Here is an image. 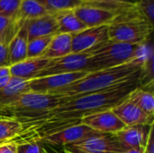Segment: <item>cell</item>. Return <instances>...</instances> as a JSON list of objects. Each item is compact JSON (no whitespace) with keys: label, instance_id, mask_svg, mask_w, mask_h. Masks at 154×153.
I'll return each instance as SVG.
<instances>
[{"label":"cell","instance_id":"1","mask_svg":"<svg viewBox=\"0 0 154 153\" xmlns=\"http://www.w3.org/2000/svg\"><path fill=\"white\" fill-rule=\"evenodd\" d=\"M140 78L132 79L99 92L73 96L47 112L19 121L23 129L14 142H42L50 134L81 124L85 116L112 109L124 101L132 90L140 87Z\"/></svg>","mask_w":154,"mask_h":153},{"label":"cell","instance_id":"2","mask_svg":"<svg viewBox=\"0 0 154 153\" xmlns=\"http://www.w3.org/2000/svg\"><path fill=\"white\" fill-rule=\"evenodd\" d=\"M149 47L145 45L143 52L137 58L116 67L89 72L83 78L49 94L73 96L99 92L123 82L140 78Z\"/></svg>","mask_w":154,"mask_h":153},{"label":"cell","instance_id":"3","mask_svg":"<svg viewBox=\"0 0 154 153\" xmlns=\"http://www.w3.org/2000/svg\"><path fill=\"white\" fill-rule=\"evenodd\" d=\"M71 96L27 92L0 106V118L17 121L34 117L68 101Z\"/></svg>","mask_w":154,"mask_h":153},{"label":"cell","instance_id":"4","mask_svg":"<svg viewBox=\"0 0 154 153\" xmlns=\"http://www.w3.org/2000/svg\"><path fill=\"white\" fill-rule=\"evenodd\" d=\"M140 12L135 3L118 4L86 2L74 9L77 17L88 27L110 25L118 19Z\"/></svg>","mask_w":154,"mask_h":153},{"label":"cell","instance_id":"5","mask_svg":"<svg viewBox=\"0 0 154 153\" xmlns=\"http://www.w3.org/2000/svg\"><path fill=\"white\" fill-rule=\"evenodd\" d=\"M146 43L131 44L106 41L88 53L89 71L94 72L125 64L137 57L144 50Z\"/></svg>","mask_w":154,"mask_h":153},{"label":"cell","instance_id":"6","mask_svg":"<svg viewBox=\"0 0 154 153\" xmlns=\"http://www.w3.org/2000/svg\"><path fill=\"white\" fill-rule=\"evenodd\" d=\"M153 32V23L140 12L122 17L108 25V40L131 44L146 43Z\"/></svg>","mask_w":154,"mask_h":153},{"label":"cell","instance_id":"7","mask_svg":"<svg viewBox=\"0 0 154 153\" xmlns=\"http://www.w3.org/2000/svg\"><path fill=\"white\" fill-rule=\"evenodd\" d=\"M89 58L88 52L84 53H70L62 58L50 60L47 66L41 70L34 78L48 77L57 74L72 73L79 71H89Z\"/></svg>","mask_w":154,"mask_h":153},{"label":"cell","instance_id":"8","mask_svg":"<svg viewBox=\"0 0 154 153\" xmlns=\"http://www.w3.org/2000/svg\"><path fill=\"white\" fill-rule=\"evenodd\" d=\"M108 41V25L89 27L72 34L71 52H89Z\"/></svg>","mask_w":154,"mask_h":153},{"label":"cell","instance_id":"9","mask_svg":"<svg viewBox=\"0 0 154 153\" xmlns=\"http://www.w3.org/2000/svg\"><path fill=\"white\" fill-rule=\"evenodd\" d=\"M88 73V71H79L33 78L29 82L30 91L42 94H49L83 78Z\"/></svg>","mask_w":154,"mask_h":153},{"label":"cell","instance_id":"10","mask_svg":"<svg viewBox=\"0 0 154 153\" xmlns=\"http://www.w3.org/2000/svg\"><path fill=\"white\" fill-rule=\"evenodd\" d=\"M67 146L89 153H117L125 151L112 133H101Z\"/></svg>","mask_w":154,"mask_h":153},{"label":"cell","instance_id":"11","mask_svg":"<svg viewBox=\"0 0 154 153\" xmlns=\"http://www.w3.org/2000/svg\"><path fill=\"white\" fill-rule=\"evenodd\" d=\"M98 134H101V133L94 131L83 124H79L50 134L43 138L42 142H44L50 145L65 147Z\"/></svg>","mask_w":154,"mask_h":153},{"label":"cell","instance_id":"12","mask_svg":"<svg viewBox=\"0 0 154 153\" xmlns=\"http://www.w3.org/2000/svg\"><path fill=\"white\" fill-rule=\"evenodd\" d=\"M153 131V124L125 126L121 131L113 133L125 151L132 149H145L149 136Z\"/></svg>","mask_w":154,"mask_h":153},{"label":"cell","instance_id":"13","mask_svg":"<svg viewBox=\"0 0 154 153\" xmlns=\"http://www.w3.org/2000/svg\"><path fill=\"white\" fill-rule=\"evenodd\" d=\"M81 124L101 133H116L125 127V124L111 109L97 112L81 119Z\"/></svg>","mask_w":154,"mask_h":153},{"label":"cell","instance_id":"14","mask_svg":"<svg viewBox=\"0 0 154 153\" xmlns=\"http://www.w3.org/2000/svg\"><path fill=\"white\" fill-rule=\"evenodd\" d=\"M111 110L125 126L153 124V118L144 114L137 106L128 100L127 97Z\"/></svg>","mask_w":154,"mask_h":153},{"label":"cell","instance_id":"15","mask_svg":"<svg viewBox=\"0 0 154 153\" xmlns=\"http://www.w3.org/2000/svg\"><path fill=\"white\" fill-rule=\"evenodd\" d=\"M23 23L27 30L28 40L58 33V23L52 14L25 21Z\"/></svg>","mask_w":154,"mask_h":153},{"label":"cell","instance_id":"16","mask_svg":"<svg viewBox=\"0 0 154 153\" xmlns=\"http://www.w3.org/2000/svg\"><path fill=\"white\" fill-rule=\"evenodd\" d=\"M49 61L50 60L42 57L26 59L9 67L11 76L28 80L33 79L36 75L47 66Z\"/></svg>","mask_w":154,"mask_h":153},{"label":"cell","instance_id":"17","mask_svg":"<svg viewBox=\"0 0 154 153\" xmlns=\"http://www.w3.org/2000/svg\"><path fill=\"white\" fill-rule=\"evenodd\" d=\"M28 33L24 23L8 44V58L10 66L27 59Z\"/></svg>","mask_w":154,"mask_h":153},{"label":"cell","instance_id":"18","mask_svg":"<svg viewBox=\"0 0 154 153\" xmlns=\"http://www.w3.org/2000/svg\"><path fill=\"white\" fill-rule=\"evenodd\" d=\"M72 34L56 33L53 35L48 48L42 54V58L54 60L67 56L71 52Z\"/></svg>","mask_w":154,"mask_h":153},{"label":"cell","instance_id":"19","mask_svg":"<svg viewBox=\"0 0 154 153\" xmlns=\"http://www.w3.org/2000/svg\"><path fill=\"white\" fill-rule=\"evenodd\" d=\"M58 23V33L75 34L88 27L77 17L74 10L62 11L54 14Z\"/></svg>","mask_w":154,"mask_h":153},{"label":"cell","instance_id":"20","mask_svg":"<svg viewBox=\"0 0 154 153\" xmlns=\"http://www.w3.org/2000/svg\"><path fill=\"white\" fill-rule=\"evenodd\" d=\"M127 99L137 106L148 116L153 118L154 96L152 91L138 87L131 91Z\"/></svg>","mask_w":154,"mask_h":153},{"label":"cell","instance_id":"21","mask_svg":"<svg viewBox=\"0 0 154 153\" xmlns=\"http://www.w3.org/2000/svg\"><path fill=\"white\" fill-rule=\"evenodd\" d=\"M50 13L35 0H22L15 16L22 22L38 18Z\"/></svg>","mask_w":154,"mask_h":153},{"label":"cell","instance_id":"22","mask_svg":"<svg viewBox=\"0 0 154 153\" xmlns=\"http://www.w3.org/2000/svg\"><path fill=\"white\" fill-rule=\"evenodd\" d=\"M23 22L15 15L11 17L0 16V42L8 45L16 35Z\"/></svg>","mask_w":154,"mask_h":153},{"label":"cell","instance_id":"23","mask_svg":"<svg viewBox=\"0 0 154 153\" xmlns=\"http://www.w3.org/2000/svg\"><path fill=\"white\" fill-rule=\"evenodd\" d=\"M22 124L14 119L0 118V142L14 141L22 132Z\"/></svg>","mask_w":154,"mask_h":153},{"label":"cell","instance_id":"24","mask_svg":"<svg viewBox=\"0 0 154 153\" xmlns=\"http://www.w3.org/2000/svg\"><path fill=\"white\" fill-rule=\"evenodd\" d=\"M40 3L50 14H56L62 11L74 10L83 2L80 0H35Z\"/></svg>","mask_w":154,"mask_h":153},{"label":"cell","instance_id":"25","mask_svg":"<svg viewBox=\"0 0 154 153\" xmlns=\"http://www.w3.org/2000/svg\"><path fill=\"white\" fill-rule=\"evenodd\" d=\"M53 35L42 36L28 41L27 45V59L42 57L48 48Z\"/></svg>","mask_w":154,"mask_h":153},{"label":"cell","instance_id":"26","mask_svg":"<svg viewBox=\"0 0 154 153\" xmlns=\"http://www.w3.org/2000/svg\"><path fill=\"white\" fill-rule=\"evenodd\" d=\"M16 153H46L42 142L30 141L16 143Z\"/></svg>","mask_w":154,"mask_h":153},{"label":"cell","instance_id":"27","mask_svg":"<svg viewBox=\"0 0 154 153\" xmlns=\"http://www.w3.org/2000/svg\"><path fill=\"white\" fill-rule=\"evenodd\" d=\"M22 0H0V16L11 17L17 13Z\"/></svg>","mask_w":154,"mask_h":153},{"label":"cell","instance_id":"28","mask_svg":"<svg viewBox=\"0 0 154 153\" xmlns=\"http://www.w3.org/2000/svg\"><path fill=\"white\" fill-rule=\"evenodd\" d=\"M136 5L143 17L154 23V0H139Z\"/></svg>","mask_w":154,"mask_h":153},{"label":"cell","instance_id":"29","mask_svg":"<svg viewBox=\"0 0 154 153\" xmlns=\"http://www.w3.org/2000/svg\"><path fill=\"white\" fill-rule=\"evenodd\" d=\"M0 67H10L8 58V45L0 42Z\"/></svg>","mask_w":154,"mask_h":153},{"label":"cell","instance_id":"30","mask_svg":"<svg viewBox=\"0 0 154 153\" xmlns=\"http://www.w3.org/2000/svg\"><path fill=\"white\" fill-rule=\"evenodd\" d=\"M0 153H16V142L14 141L0 142Z\"/></svg>","mask_w":154,"mask_h":153},{"label":"cell","instance_id":"31","mask_svg":"<svg viewBox=\"0 0 154 153\" xmlns=\"http://www.w3.org/2000/svg\"><path fill=\"white\" fill-rule=\"evenodd\" d=\"M11 76L10 68L9 67H0V78L4 77Z\"/></svg>","mask_w":154,"mask_h":153},{"label":"cell","instance_id":"32","mask_svg":"<svg viewBox=\"0 0 154 153\" xmlns=\"http://www.w3.org/2000/svg\"><path fill=\"white\" fill-rule=\"evenodd\" d=\"M63 148H64V152L65 153H89L78 150V149H75V148H72V147H69V146H65Z\"/></svg>","mask_w":154,"mask_h":153},{"label":"cell","instance_id":"33","mask_svg":"<svg viewBox=\"0 0 154 153\" xmlns=\"http://www.w3.org/2000/svg\"><path fill=\"white\" fill-rule=\"evenodd\" d=\"M90 2H99V3H109V4H118L126 2V0H91Z\"/></svg>","mask_w":154,"mask_h":153},{"label":"cell","instance_id":"34","mask_svg":"<svg viewBox=\"0 0 154 153\" xmlns=\"http://www.w3.org/2000/svg\"><path fill=\"white\" fill-rule=\"evenodd\" d=\"M145 149H132V150H127L122 152H117V153H144Z\"/></svg>","mask_w":154,"mask_h":153},{"label":"cell","instance_id":"35","mask_svg":"<svg viewBox=\"0 0 154 153\" xmlns=\"http://www.w3.org/2000/svg\"><path fill=\"white\" fill-rule=\"evenodd\" d=\"M80 1H82L83 3H86V2H90L91 0H80Z\"/></svg>","mask_w":154,"mask_h":153}]
</instances>
